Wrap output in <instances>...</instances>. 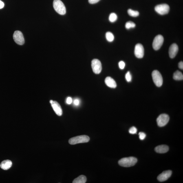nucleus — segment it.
<instances>
[{
  "mask_svg": "<svg viewBox=\"0 0 183 183\" xmlns=\"http://www.w3.org/2000/svg\"><path fill=\"white\" fill-rule=\"evenodd\" d=\"M75 105L77 106L79 103V100L77 99L75 100L74 102Z\"/></svg>",
  "mask_w": 183,
  "mask_h": 183,
  "instance_id": "7c9ffc66",
  "label": "nucleus"
},
{
  "mask_svg": "<svg viewBox=\"0 0 183 183\" xmlns=\"http://www.w3.org/2000/svg\"><path fill=\"white\" fill-rule=\"evenodd\" d=\"M100 0H89V2L91 4H95L98 2Z\"/></svg>",
  "mask_w": 183,
  "mask_h": 183,
  "instance_id": "cd10ccee",
  "label": "nucleus"
},
{
  "mask_svg": "<svg viewBox=\"0 0 183 183\" xmlns=\"http://www.w3.org/2000/svg\"><path fill=\"white\" fill-rule=\"evenodd\" d=\"M139 138L140 140H143L145 138L146 135L144 132H140L139 133Z\"/></svg>",
  "mask_w": 183,
  "mask_h": 183,
  "instance_id": "393cba45",
  "label": "nucleus"
},
{
  "mask_svg": "<svg viewBox=\"0 0 183 183\" xmlns=\"http://www.w3.org/2000/svg\"><path fill=\"white\" fill-rule=\"evenodd\" d=\"M14 41L17 44L22 45L25 43V39L22 33L19 31H16L13 35Z\"/></svg>",
  "mask_w": 183,
  "mask_h": 183,
  "instance_id": "1a4fd4ad",
  "label": "nucleus"
},
{
  "mask_svg": "<svg viewBox=\"0 0 183 183\" xmlns=\"http://www.w3.org/2000/svg\"><path fill=\"white\" fill-rule=\"evenodd\" d=\"M12 164L11 161L9 160H5L1 162L0 164V167L1 169L3 170H7L10 169L12 166Z\"/></svg>",
  "mask_w": 183,
  "mask_h": 183,
  "instance_id": "dca6fc26",
  "label": "nucleus"
},
{
  "mask_svg": "<svg viewBox=\"0 0 183 183\" xmlns=\"http://www.w3.org/2000/svg\"><path fill=\"white\" fill-rule=\"evenodd\" d=\"M169 120V115L165 114H161L157 119V124L160 127H164L168 123Z\"/></svg>",
  "mask_w": 183,
  "mask_h": 183,
  "instance_id": "0eeeda50",
  "label": "nucleus"
},
{
  "mask_svg": "<svg viewBox=\"0 0 183 183\" xmlns=\"http://www.w3.org/2000/svg\"><path fill=\"white\" fill-rule=\"evenodd\" d=\"M87 182V178L85 176L81 175L74 179L73 183H85Z\"/></svg>",
  "mask_w": 183,
  "mask_h": 183,
  "instance_id": "f3484780",
  "label": "nucleus"
},
{
  "mask_svg": "<svg viewBox=\"0 0 183 183\" xmlns=\"http://www.w3.org/2000/svg\"><path fill=\"white\" fill-rule=\"evenodd\" d=\"M137 162V159L134 157H126L121 159L118 164L121 166L124 167H129L134 166Z\"/></svg>",
  "mask_w": 183,
  "mask_h": 183,
  "instance_id": "f257e3e1",
  "label": "nucleus"
},
{
  "mask_svg": "<svg viewBox=\"0 0 183 183\" xmlns=\"http://www.w3.org/2000/svg\"><path fill=\"white\" fill-rule=\"evenodd\" d=\"M125 78L126 80H127L128 82H130L131 81L132 78V77L131 73L130 72H129V71H128V72L126 73L125 76Z\"/></svg>",
  "mask_w": 183,
  "mask_h": 183,
  "instance_id": "5701e85b",
  "label": "nucleus"
},
{
  "mask_svg": "<svg viewBox=\"0 0 183 183\" xmlns=\"http://www.w3.org/2000/svg\"><path fill=\"white\" fill-rule=\"evenodd\" d=\"M136 26V25L132 21H129L126 23L125 25L126 28L127 29L134 28Z\"/></svg>",
  "mask_w": 183,
  "mask_h": 183,
  "instance_id": "4be33fe9",
  "label": "nucleus"
},
{
  "mask_svg": "<svg viewBox=\"0 0 183 183\" xmlns=\"http://www.w3.org/2000/svg\"><path fill=\"white\" fill-rule=\"evenodd\" d=\"M117 19H118V16H117V15L114 13H111L110 14L109 17V20L111 22H114L116 21Z\"/></svg>",
  "mask_w": 183,
  "mask_h": 183,
  "instance_id": "412c9836",
  "label": "nucleus"
},
{
  "mask_svg": "<svg viewBox=\"0 0 183 183\" xmlns=\"http://www.w3.org/2000/svg\"><path fill=\"white\" fill-rule=\"evenodd\" d=\"M170 9L169 5L166 4L159 5L155 8L156 11L161 15H164L169 13Z\"/></svg>",
  "mask_w": 183,
  "mask_h": 183,
  "instance_id": "39448f33",
  "label": "nucleus"
},
{
  "mask_svg": "<svg viewBox=\"0 0 183 183\" xmlns=\"http://www.w3.org/2000/svg\"><path fill=\"white\" fill-rule=\"evenodd\" d=\"M152 77L156 86L160 87L163 83V78L160 73L157 70H154L152 73Z\"/></svg>",
  "mask_w": 183,
  "mask_h": 183,
  "instance_id": "20e7f679",
  "label": "nucleus"
},
{
  "mask_svg": "<svg viewBox=\"0 0 183 183\" xmlns=\"http://www.w3.org/2000/svg\"><path fill=\"white\" fill-rule=\"evenodd\" d=\"M92 67L93 72L96 74H99L101 72L102 65L100 61L98 59H94L92 61Z\"/></svg>",
  "mask_w": 183,
  "mask_h": 183,
  "instance_id": "6e6552de",
  "label": "nucleus"
},
{
  "mask_svg": "<svg viewBox=\"0 0 183 183\" xmlns=\"http://www.w3.org/2000/svg\"><path fill=\"white\" fill-rule=\"evenodd\" d=\"M5 4L4 3L0 0V9H2L4 7Z\"/></svg>",
  "mask_w": 183,
  "mask_h": 183,
  "instance_id": "c756f323",
  "label": "nucleus"
},
{
  "mask_svg": "<svg viewBox=\"0 0 183 183\" xmlns=\"http://www.w3.org/2000/svg\"><path fill=\"white\" fill-rule=\"evenodd\" d=\"M106 39L108 41L111 42L114 41V37L111 32H107L106 33Z\"/></svg>",
  "mask_w": 183,
  "mask_h": 183,
  "instance_id": "6ab92c4d",
  "label": "nucleus"
},
{
  "mask_svg": "<svg viewBox=\"0 0 183 183\" xmlns=\"http://www.w3.org/2000/svg\"><path fill=\"white\" fill-rule=\"evenodd\" d=\"M89 137L87 135H82L71 138L69 140V143L72 145H74L80 143H84L89 141Z\"/></svg>",
  "mask_w": 183,
  "mask_h": 183,
  "instance_id": "f03ea898",
  "label": "nucleus"
},
{
  "mask_svg": "<svg viewBox=\"0 0 183 183\" xmlns=\"http://www.w3.org/2000/svg\"><path fill=\"white\" fill-rule=\"evenodd\" d=\"M137 132V129L136 128L134 127H133L130 128L129 130V132L131 134H135Z\"/></svg>",
  "mask_w": 183,
  "mask_h": 183,
  "instance_id": "b1692460",
  "label": "nucleus"
},
{
  "mask_svg": "<svg viewBox=\"0 0 183 183\" xmlns=\"http://www.w3.org/2000/svg\"><path fill=\"white\" fill-rule=\"evenodd\" d=\"M173 79H174L176 80H182L183 79V74L180 71H177L174 73Z\"/></svg>",
  "mask_w": 183,
  "mask_h": 183,
  "instance_id": "a211bd4d",
  "label": "nucleus"
},
{
  "mask_svg": "<svg viewBox=\"0 0 183 183\" xmlns=\"http://www.w3.org/2000/svg\"><path fill=\"white\" fill-rule=\"evenodd\" d=\"M72 102V98L71 97H68L67 99L66 102L68 105H70Z\"/></svg>",
  "mask_w": 183,
  "mask_h": 183,
  "instance_id": "bb28decb",
  "label": "nucleus"
},
{
  "mask_svg": "<svg viewBox=\"0 0 183 183\" xmlns=\"http://www.w3.org/2000/svg\"><path fill=\"white\" fill-rule=\"evenodd\" d=\"M164 38L163 37L160 35H157L154 38L153 43V47L155 50H159L163 43Z\"/></svg>",
  "mask_w": 183,
  "mask_h": 183,
  "instance_id": "423d86ee",
  "label": "nucleus"
},
{
  "mask_svg": "<svg viewBox=\"0 0 183 183\" xmlns=\"http://www.w3.org/2000/svg\"><path fill=\"white\" fill-rule=\"evenodd\" d=\"M53 5L55 11L57 13L61 15L65 14L66 12L65 7L60 0H54Z\"/></svg>",
  "mask_w": 183,
  "mask_h": 183,
  "instance_id": "7ed1b4c3",
  "label": "nucleus"
},
{
  "mask_svg": "<svg viewBox=\"0 0 183 183\" xmlns=\"http://www.w3.org/2000/svg\"><path fill=\"white\" fill-rule=\"evenodd\" d=\"M178 67L181 69H183V63L182 61H180L178 64Z\"/></svg>",
  "mask_w": 183,
  "mask_h": 183,
  "instance_id": "c85d7f7f",
  "label": "nucleus"
},
{
  "mask_svg": "<svg viewBox=\"0 0 183 183\" xmlns=\"http://www.w3.org/2000/svg\"><path fill=\"white\" fill-rule=\"evenodd\" d=\"M105 82L108 87L112 88H115L117 87V84L115 80L110 77H108L106 78Z\"/></svg>",
  "mask_w": 183,
  "mask_h": 183,
  "instance_id": "4468645a",
  "label": "nucleus"
},
{
  "mask_svg": "<svg viewBox=\"0 0 183 183\" xmlns=\"http://www.w3.org/2000/svg\"><path fill=\"white\" fill-rule=\"evenodd\" d=\"M155 151L157 153H164L169 151V146L166 145H162L156 146L155 148Z\"/></svg>",
  "mask_w": 183,
  "mask_h": 183,
  "instance_id": "2eb2a0df",
  "label": "nucleus"
},
{
  "mask_svg": "<svg viewBox=\"0 0 183 183\" xmlns=\"http://www.w3.org/2000/svg\"><path fill=\"white\" fill-rule=\"evenodd\" d=\"M178 51V46L176 43L172 44L169 48V54L170 57L171 58H174Z\"/></svg>",
  "mask_w": 183,
  "mask_h": 183,
  "instance_id": "ddd939ff",
  "label": "nucleus"
},
{
  "mask_svg": "<svg viewBox=\"0 0 183 183\" xmlns=\"http://www.w3.org/2000/svg\"><path fill=\"white\" fill-rule=\"evenodd\" d=\"M134 54L137 58H142L144 55V49L141 44H137L135 46Z\"/></svg>",
  "mask_w": 183,
  "mask_h": 183,
  "instance_id": "9d476101",
  "label": "nucleus"
},
{
  "mask_svg": "<svg viewBox=\"0 0 183 183\" xmlns=\"http://www.w3.org/2000/svg\"><path fill=\"white\" fill-rule=\"evenodd\" d=\"M172 172L171 170L164 171L157 177V179L160 182H164L167 180L171 176Z\"/></svg>",
  "mask_w": 183,
  "mask_h": 183,
  "instance_id": "f8f14e48",
  "label": "nucleus"
},
{
  "mask_svg": "<svg viewBox=\"0 0 183 183\" xmlns=\"http://www.w3.org/2000/svg\"><path fill=\"white\" fill-rule=\"evenodd\" d=\"M50 103L56 114L58 116H61L63 114V111L59 104L57 102L52 100L50 101Z\"/></svg>",
  "mask_w": 183,
  "mask_h": 183,
  "instance_id": "9b49d317",
  "label": "nucleus"
},
{
  "mask_svg": "<svg viewBox=\"0 0 183 183\" xmlns=\"http://www.w3.org/2000/svg\"><path fill=\"white\" fill-rule=\"evenodd\" d=\"M119 66L121 69H124L125 67V63L123 61H120L119 63Z\"/></svg>",
  "mask_w": 183,
  "mask_h": 183,
  "instance_id": "a878e982",
  "label": "nucleus"
},
{
  "mask_svg": "<svg viewBox=\"0 0 183 183\" xmlns=\"http://www.w3.org/2000/svg\"><path fill=\"white\" fill-rule=\"evenodd\" d=\"M128 14L130 16L133 17H136L139 15V12L137 11H134L131 9H129L128 11Z\"/></svg>",
  "mask_w": 183,
  "mask_h": 183,
  "instance_id": "aec40b11",
  "label": "nucleus"
}]
</instances>
